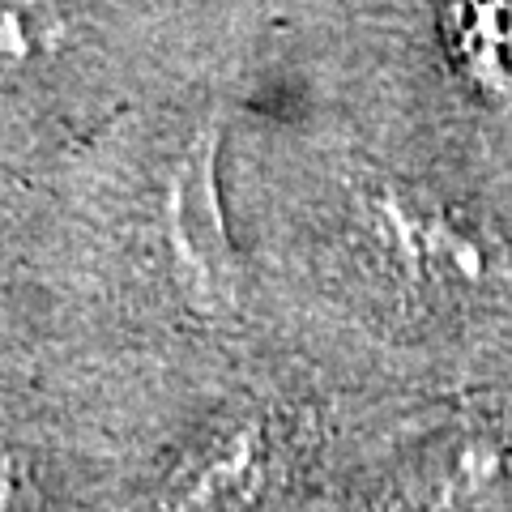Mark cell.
Masks as SVG:
<instances>
[{
  "mask_svg": "<svg viewBox=\"0 0 512 512\" xmlns=\"http://www.w3.org/2000/svg\"><path fill=\"white\" fill-rule=\"evenodd\" d=\"M64 43V18L52 0H0V77L39 69Z\"/></svg>",
  "mask_w": 512,
  "mask_h": 512,
  "instance_id": "1",
  "label": "cell"
}]
</instances>
